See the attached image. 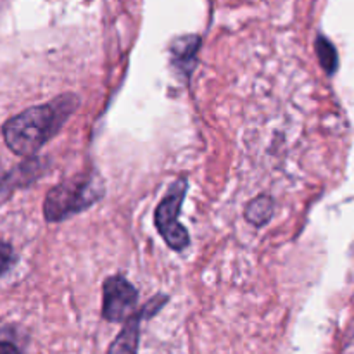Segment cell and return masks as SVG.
<instances>
[{
  "label": "cell",
  "instance_id": "3957f363",
  "mask_svg": "<svg viewBox=\"0 0 354 354\" xmlns=\"http://www.w3.org/2000/svg\"><path fill=\"white\" fill-rule=\"evenodd\" d=\"M187 194V180H178L168 190L165 199L159 203L156 209V227L159 234L166 241V244L171 249L182 251L189 245V234L185 228L180 225L178 214L182 207L183 197Z\"/></svg>",
  "mask_w": 354,
  "mask_h": 354
},
{
  "label": "cell",
  "instance_id": "9c48e42d",
  "mask_svg": "<svg viewBox=\"0 0 354 354\" xmlns=\"http://www.w3.org/2000/svg\"><path fill=\"white\" fill-rule=\"evenodd\" d=\"M0 354H21L17 351L16 346L9 344V342H0Z\"/></svg>",
  "mask_w": 354,
  "mask_h": 354
},
{
  "label": "cell",
  "instance_id": "5b68a950",
  "mask_svg": "<svg viewBox=\"0 0 354 354\" xmlns=\"http://www.w3.org/2000/svg\"><path fill=\"white\" fill-rule=\"evenodd\" d=\"M147 315V311L144 310L138 315H131L127 322H124V327L121 330V334L118 335L116 341L111 346L109 354H137L138 348V327H140V318Z\"/></svg>",
  "mask_w": 354,
  "mask_h": 354
},
{
  "label": "cell",
  "instance_id": "7a4b0ae2",
  "mask_svg": "<svg viewBox=\"0 0 354 354\" xmlns=\"http://www.w3.org/2000/svg\"><path fill=\"white\" fill-rule=\"evenodd\" d=\"M100 196H102V187L93 176L64 182L48 192L44 207L45 218L48 221H61L88 207Z\"/></svg>",
  "mask_w": 354,
  "mask_h": 354
},
{
  "label": "cell",
  "instance_id": "6da1fadb",
  "mask_svg": "<svg viewBox=\"0 0 354 354\" xmlns=\"http://www.w3.org/2000/svg\"><path fill=\"white\" fill-rule=\"evenodd\" d=\"M78 106L75 95H62L44 106L30 107L3 124L7 147L17 156H31L40 151L66 123Z\"/></svg>",
  "mask_w": 354,
  "mask_h": 354
},
{
  "label": "cell",
  "instance_id": "8992f818",
  "mask_svg": "<svg viewBox=\"0 0 354 354\" xmlns=\"http://www.w3.org/2000/svg\"><path fill=\"white\" fill-rule=\"evenodd\" d=\"M273 214V203L270 197H256L245 209V216L252 225H265Z\"/></svg>",
  "mask_w": 354,
  "mask_h": 354
},
{
  "label": "cell",
  "instance_id": "ba28073f",
  "mask_svg": "<svg viewBox=\"0 0 354 354\" xmlns=\"http://www.w3.org/2000/svg\"><path fill=\"white\" fill-rule=\"evenodd\" d=\"M12 258L14 256H12V249H10V245L0 241V275H3V273L10 268V265H12Z\"/></svg>",
  "mask_w": 354,
  "mask_h": 354
},
{
  "label": "cell",
  "instance_id": "277c9868",
  "mask_svg": "<svg viewBox=\"0 0 354 354\" xmlns=\"http://www.w3.org/2000/svg\"><path fill=\"white\" fill-rule=\"evenodd\" d=\"M137 290L123 277H111L104 283L102 315L109 322H127L135 315Z\"/></svg>",
  "mask_w": 354,
  "mask_h": 354
},
{
  "label": "cell",
  "instance_id": "30bf717a",
  "mask_svg": "<svg viewBox=\"0 0 354 354\" xmlns=\"http://www.w3.org/2000/svg\"><path fill=\"white\" fill-rule=\"evenodd\" d=\"M0 189H2V178H0Z\"/></svg>",
  "mask_w": 354,
  "mask_h": 354
},
{
  "label": "cell",
  "instance_id": "52a82bcc",
  "mask_svg": "<svg viewBox=\"0 0 354 354\" xmlns=\"http://www.w3.org/2000/svg\"><path fill=\"white\" fill-rule=\"evenodd\" d=\"M317 52L324 69L328 73V75H332V73L337 69V52H335L334 45H332L327 38L318 37Z\"/></svg>",
  "mask_w": 354,
  "mask_h": 354
}]
</instances>
